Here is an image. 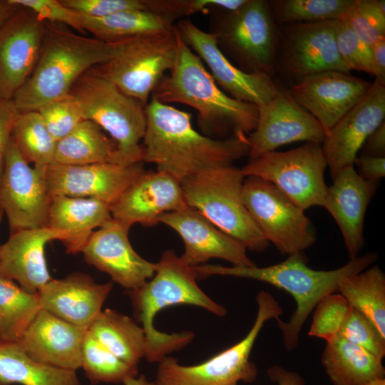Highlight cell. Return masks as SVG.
Listing matches in <instances>:
<instances>
[{"mask_svg":"<svg viewBox=\"0 0 385 385\" xmlns=\"http://www.w3.org/2000/svg\"><path fill=\"white\" fill-rule=\"evenodd\" d=\"M145 110L143 162L155 164L158 170L180 183L208 169L232 165L235 160L249 155L247 135L212 139L194 129L190 113L153 98Z\"/></svg>","mask_w":385,"mask_h":385,"instance_id":"6da1fadb","label":"cell"},{"mask_svg":"<svg viewBox=\"0 0 385 385\" xmlns=\"http://www.w3.org/2000/svg\"><path fill=\"white\" fill-rule=\"evenodd\" d=\"M377 257L376 253L369 252L332 270L312 269L304 252L289 255L284 261L267 267L200 265L192 268L197 277L222 275L248 278L270 284L292 296L296 309L290 319L287 322L276 319L284 348L290 351L297 346L301 329L319 302L327 294L337 293L344 279L366 270Z\"/></svg>","mask_w":385,"mask_h":385,"instance_id":"7a4b0ae2","label":"cell"},{"mask_svg":"<svg viewBox=\"0 0 385 385\" xmlns=\"http://www.w3.org/2000/svg\"><path fill=\"white\" fill-rule=\"evenodd\" d=\"M123 41L108 43L45 22L40 54L29 78L11 101L19 113L37 111L70 93L79 78L114 58Z\"/></svg>","mask_w":385,"mask_h":385,"instance_id":"3957f363","label":"cell"},{"mask_svg":"<svg viewBox=\"0 0 385 385\" xmlns=\"http://www.w3.org/2000/svg\"><path fill=\"white\" fill-rule=\"evenodd\" d=\"M176 34L174 66L158 83L151 98L165 104L177 103L193 108L198 113L197 122L203 130L230 129L234 135H249L256 127L258 107L225 93L177 29Z\"/></svg>","mask_w":385,"mask_h":385,"instance_id":"277c9868","label":"cell"},{"mask_svg":"<svg viewBox=\"0 0 385 385\" xmlns=\"http://www.w3.org/2000/svg\"><path fill=\"white\" fill-rule=\"evenodd\" d=\"M156 264L153 277L140 287L128 290L134 314L141 324L146 339L145 356L150 362H160L168 354L190 343L192 332L167 334L154 327L155 315L163 309L175 304L201 307L219 317L227 309L210 299L197 285V275L172 250L163 252Z\"/></svg>","mask_w":385,"mask_h":385,"instance_id":"5b68a950","label":"cell"},{"mask_svg":"<svg viewBox=\"0 0 385 385\" xmlns=\"http://www.w3.org/2000/svg\"><path fill=\"white\" fill-rule=\"evenodd\" d=\"M71 93L81 106L84 120L106 130L116 143V162L121 165L143 163L140 140L146 129L145 106L125 94L94 68L81 76Z\"/></svg>","mask_w":385,"mask_h":385,"instance_id":"8992f818","label":"cell"},{"mask_svg":"<svg viewBox=\"0 0 385 385\" xmlns=\"http://www.w3.org/2000/svg\"><path fill=\"white\" fill-rule=\"evenodd\" d=\"M244 175L233 165L200 172L180 183L186 204L246 249L262 252L269 245L242 201Z\"/></svg>","mask_w":385,"mask_h":385,"instance_id":"52a82bcc","label":"cell"},{"mask_svg":"<svg viewBox=\"0 0 385 385\" xmlns=\"http://www.w3.org/2000/svg\"><path fill=\"white\" fill-rule=\"evenodd\" d=\"M257 312L252 327L246 336L205 361L192 366L178 363L176 358L165 356L157 370L158 385H238L252 383L257 378L256 365L250 360L255 341L265 322L277 319L283 313L277 299L265 290L256 296Z\"/></svg>","mask_w":385,"mask_h":385,"instance_id":"ba28073f","label":"cell"},{"mask_svg":"<svg viewBox=\"0 0 385 385\" xmlns=\"http://www.w3.org/2000/svg\"><path fill=\"white\" fill-rule=\"evenodd\" d=\"M213 33L220 50L239 68L273 76L279 34L267 1L247 0L239 9L227 12Z\"/></svg>","mask_w":385,"mask_h":385,"instance_id":"9c48e42d","label":"cell"},{"mask_svg":"<svg viewBox=\"0 0 385 385\" xmlns=\"http://www.w3.org/2000/svg\"><path fill=\"white\" fill-rule=\"evenodd\" d=\"M176 53L175 26L170 32L123 41L122 47L114 58L94 68L145 107L165 73L173 68Z\"/></svg>","mask_w":385,"mask_h":385,"instance_id":"30bf717a","label":"cell"},{"mask_svg":"<svg viewBox=\"0 0 385 385\" xmlns=\"http://www.w3.org/2000/svg\"><path fill=\"white\" fill-rule=\"evenodd\" d=\"M327 168L322 144L307 142L287 151H272L250 160L241 171L245 177L256 176L277 188L303 210L324 207L328 186Z\"/></svg>","mask_w":385,"mask_h":385,"instance_id":"8fae6325","label":"cell"},{"mask_svg":"<svg viewBox=\"0 0 385 385\" xmlns=\"http://www.w3.org/2000/svg\"><path fill=\"white\" fill-rule=\"evenodd\" d=\"M242 201L268 242L283 255H292L312 246L316 232L304 210L271 183L247 176L242 186Z\"/></svg>","mask_w":385,"mask_h":385,"instance_id":"7c38bea8","label":"cell"},{"mask_svg":"<svg viewBox=\"0 0 385 385\" xmlns=\"http://www.w3.org/2000/svg\"><path fill=\"white\" fill-rule=\"evenodd\" d=\"M46 170L31 168L11 137L0 178V207L11 233L47 226L51 197Z\"/></svg>","mask_w":385,"mask_h":385,"instance_id":"4fadbf2b","label":"cell"},{"mask_svg":"<svg viewBox=\"0 0 385 385\" xmlns=\"http://www.w3.org/2000/svg\"><path fill=\"white\" fill-rule=\"evenodd\" d=\"M337 22L332 20L281 26L277 66L298 79L326 71L350 73L338 51Z\"/></svg>","mask_w":385,"mask_h":385,"instance_id":"5bb4252c","label":"cell"},{"mask_svg":"<svg viewBox=\"0 0 385 385\" xmlns=\"http://www.w3.org/2000/svg\"><path fill=\"white\" fill-rule=\"evenodd\" d=\"M180 37L210 69L217 85L230 96L257 107L268 103L279 91L272 76L247 73L235 66L220 50L213 32H206L189 20L175 26Z\"/></svg>","mask_w":385,"mask_h":385,"instance_id":"9a60e30c","label":"cell"},{"mask_svg":"<svg viewBox=\"0 0 385 385\" xmlns=\"http://www.w3.org/2000/svg\"><path fill=\"white\" fill-rule=\"evenodd\" d=\"M327 133L289 91L279 88L266 104L258 107L255 130L248 135L249 156L255 159L283 145L307 141L321 143Z\"/></svg>","mask_w":385,"mask_h":385,"instance_id":"2e32d148","label":"cell"},{"mask_svg":"<svg viewBox=\"0 0 385 385\" xmlns=\"http://www.w3.org/2000/svg\"><path fill=\"white\" fill-rule=\"evenodd\" d=\"M145 170L142 163L83 165L51 164L46 170L50 197L58 195L93 198L110 206Z\"/></svg>","mask_w":385,"mask_h":385,"instance_id":"e0dca14e","label":"cell"},{"mask_svg":"<svg viewBox=\"0 0 385 385\" xmlns=\"http://www.w3.org/2000/svg\"><path fill=\"white\" fill-rule=\"evenodd\" d=\"M372 83L339 71L305 76L289 91L327 133L369 91Z\"/></svg>","mask_w":385,"mask_h":385,"instance_id":"ac0fdd59","label":"cell"},{"mask_svg":"<svg viewBox=\"0 0 385 385\" xmlns=\"http://www.w3.org/2000/svg\"><path fill=\"white\" fill-rule=\"evenodd\" d=\"M44 33L45 21L21 6L0 26V98L11 99L29 78Z\"/></svg>","mask_w":385,"mask_h":385,"instance_id":"d6986e66","label":"cell"},{"mask_svg":"<svg viewBox=\"0 0 385 385\" xmlns=\"http://www.w3.org/2000/svg\"><path fill=\"white\" fill-rule=\"evenodd\" d=\"M129 230L111 218L91 233L81 252L88 264L109 274L121 287L132 290L153 277L156 264L135 251L128 239Z\"/></svg>","mask_w":385,"mask_h":385,"instance_id":"ffe728a7","label":"cell"},{"mask_svg":"<svg viewBox=\"0 0 385 385\" xmlns=\"http://www.w3.org/2000/svg\"><path fill=\"white\" fill-rule=\"evenodd\" d=\"M385 118V86L374 81L363 98L326 135L322 148L334 179L344 168L353 166L368 136Z\"/></svg>","mask_w":385,"mask_h":385,"instance_id":"44dd1931","label":"cell"},{"mask_svg":"<svg viewBox=\"0 0 385 385\" xmlns=\"http://www.w3.org/2000/svg\"><path fill=\"white\" fill-rule=\"evenodd\" d=\"M162 222L177 232L183 240L185 251L181 259L191 267L199 265L212 258L230 262L234 267H253L245 247L225 234L196 209L186 205L159 218Z\"/></svg>","mask_w":385,"mask_h":385,"instance_id":"7402d4cb","label":"cell"},{"mask_svg":"<svg viewBox=\"0 0 385 385\" xmlns=\"http://www.w3.org/2000/svg\"><path fill=\"white\" fill-rule=\"evenodd\" d=\"M60 240L71 253L73 240L66 232L48 226L18 230L0 245V277L16 281L26 291L37 294L52 279L45 258V246Z\"/></svg>","mask_w":385,"mask_h":385,"instance_id":"603a6c76","label":"cell"},{"mask_svg":"<svg viewBox=\"0 0 385 385\" xmlns=\"http://www.w3.org/2000/svg\"><path fill=\"white\" fill-rule=\"evenodd\" d=\"M187 204L180 183L170 175L145 171L110 206L113 219L130 227L135 223L152 227L164 213Z\"/></svg>","mask_w":385,"mask_h":385,"instance_id":"cb8c5ba5","label":"cell"},{"mask_svg":"<svg viewBox=\"0 0 385 385\" xmlns=\"http://www.w3.org/2000/svg\"><path fill=\"white\" fill-rule=\"evenodd\" d=\"M378 185L362 178L353 165L342 169L328 187L323 207L337 224L350 259L358 257L364 245L365 214Z\"/></svg>","mask_w":385,"mask_h":385,"instance_id":"d4e9b609","label":"cell"},{"mask_svg":"<svg viewBox=\"0 0 385 385\" xmlns=\"http://www.w3.org/2000/svg\"><path fill=\"white\" fill-rule=\"evenodd\" d=\"M87 330L41 309L17 343L37 361L76 371Z\"/></svg>","mask_w":385,"mask_h":385,"instance_id":"484cf974","label":"cell"},{"mask_svg":"<svg viewBox=\"0 0 385 385\" xmlns=\"http://www.w3.org/2000/svg\"><path fill=\"white\" fill-rule=\"evenodd\" d=\"M112 288V282L99 284L88 274L75 272L62 279H52L38 295L41 309L88 329L101 312Z\"/></svg>","mask_w":385,"mask_h":385,"instance_id":"4316f807","label":"cell"},{"mask_svg":"<svg viewBox=\"0 0 385 385\" xmlns=\"http://www.w3.org/2000/svg\"><path fill=\"white\" fill-rule=\"evenodd\" d=\"M111 218L110 205L101 200L58 195L51 197L47 226L68 232L75 254L81 252L94 229Z\"/></svg>","mask_w":385,"mask_h":385,"instance_id":"83f0119b","label":"cell"},{"mask_svg":"<svg viewBox=\"0 0 385 385\" xmlns=\"http://www.w3.org/2000/svg\"><path fill=\"white\" fill-rule=\"evenodd\" d=\"M382 360L342 337L326 342L321 362L334 385H361L385 377Z\"/></svg>","mask_w":385,"mask_h":385,"instance_id":"f1b7e54d","label":"cell"},{"mask_svg":"<svg viewBox=\"0 0 385 385\" xmlns=\"http://www.w3.org/2000/svg\"><path fill=\"white\" fill-rule=\"evenodd\" d=\"M76 14L84 31L108 43L170 32L175 29L173 19L147 10H127L102 18Z\"/></svg>","mask_w":385,"mask_h":385,"instance_id":"f546056e","label":"cell"},{"mask_svg":"<svg viewBox=\"0 0 385 385\" xmlns=\"http://www.w3.org/2000/svg\"><path fill=\"white\" fill-rule=\"evenodd\" d=\"M81 385L76 371L37 361L17 342H0V385Z\"/></svg>","mask_w":385,"mask_h":385,"instance_id":"4dcf8cb0","label":"cell"},{"mask_svg":"<svg viewBox=\"0 0 385 385\" xmlns=\"http://www.w3.org/2000/svg\"><path fill=\"white\" fill-rule=\"evenodd\" d=\"M88 330L115 356L138 369L145 354L146 339L143 329L133 319L107 309L100 312Z\"/></svg>","mask_w":385,"mask_h":385,"instance_id":"1f68e13d","label":"cell"},{"mask_svg":"<svg viewBox=\"0 0 385 385\" xmlns=\"http://www.w3.org/2000/svg\"><path fill=\"white\" fill-rule=\"evenodd\" d=\"M116 143L90 120H82L56 142L52 164L83 165L116 162Z\"/></svg>","mask_w":385,"mask_h":385,"instance_id":"d6a6232c","label":"cell"},{"mask_svg":"<svg viewBox=\"0 0 385 385\" xmlns=\"http://www.w3.org/2000/svg\"><path fill=\"white\" fill-rule=\"evenodd\" d=\"M337 293L365 315L385 337V274L379 265L344 279Z\"/></svg>","mask_w":385,"mask_h":385,"instance_id":"836d02e7","label":"cell"},{"mask_svg":"<svg viewBox=\"0 0 385 385\" xmlns=\"http://www.w3.org/2000/svg\"><path fill=\"white\" fill-rule=\"evenodd\" d=\"M41 310L38 293L0 277V341L19 342Z\"/></svg>","mask_w":385,"mask_h":385,"instance_id":"e575fe53","label":"cell"},{"mask_svg":"<svg viewBox=\"0 0 385 385\" xmlns=\"http://www.w3.org/2000/svg\"><path fill=\"white\" fill-rule=\"evenodd\" d=\"M11 137L19 153L28 163L46 170L53 163L56 140L46 129L38 112L19 113Z\"/></svg>","mask_w":385,"mask_h":385,"instance_id":"d590c367","label":"cell"},{"mask_svg":"<svg viewBox=\"0 0 385 385\" xmlns=\"http://www.w3.org/2000/svg\"><path fill=\"white\" fill-rule=\"evenodd\" d=\"M268 2L274 22L282 26L341 19L354 0H274Z\"/></svg>","mask_w":385,"mask_h":385,"instance_id":"8d00e7d4","label":"cell"},{"mask_svg":"<svg viewBox=\"0 0 385 385\" xmlns=\"http://www.w3.org/2000/svg\"><path fill=\"white\" fill-rule=\"evenodd\" d=\"M81 368L93 382L123 383L137 376L133 368L111 353L87 330L82 346Z\"/></svg>","mask_w":385,"mask_h":385,"instance_id":"74e56055","label":"cell"},{"mask_svg":"<svg viewBox=\"0 0 385 385\" xmlns=\"http://www.w3.org/2000/svg\"><path fill=\"white\" fill-rule=\"evenodd\" d=\"M343 19L370 47L385 39L384 0H354Z\"/></svg>","mask_w":385,"mask_h":385,"instance_id":"f35d334b","label":"cell"},{"mask_svg":"<svg viewBox=\"0 0 385 385\" xmlns=\"http://www.w3.org/2000/svg\"><path fill=\"white\" fill-rule=\"evenodd\" d=\"M349 308L350 305L339 293L327 294L314 309L308 335L326 342L334 339L338 336Z\"/></svg>","mask_w":385,"mask_h":385,"instance_id":"ab89813d","label":"cell"},{"mask_svg":"<svg viewBox=\"0 0 385 385\" xmlns=\"http://www.w3.org/2000/svg\"><path fill=\"white\" fill-rule=\"evenodd\" d=\"M37 111L56 141L67 135L84 120L79 103L71 93L45 104Z\"/></svg>","mask_w":385,"mask_h":385,"instance_id":"60d3db41","label":"cell"},{"mask_svg":"<svg viewBox=\"0 0 385 385\" xmlns=\"http://www.w3.org/2000/svg\"><path fill=\"white\" fill-rule=\"evenodd\" d=\"M338 336L381 359L385 356V337L365 315L351 306Z\"/></svg>","mask_w":385,"mask_h":385,"instance_id":"b9f144b4","label":"cell"},{"mask_svg":"<svg viewBox=\"0 0 385 385\" xmlns=\"http://www.w3.org/2000/svg\"><path fill=\"white\" fill-rule=\"evenodd\" d=\"M336 40L340 57L350 71L375 76L371 47L356 36L343 18L337 22Z\"/></svg>","mask_w":385,"mask_h":385,"instance_id":"7bdbcfd3","label":"cell"},{"mask_svg":"<svg viewBox=\"0 0 385 385\" xmlns=\"http://www.w3.org/2000/svg\"><path fill=\"white\" fill-rule=\"evenodd\" d=\"M73 12L102 18L120 11L141 9L152 11L151 0H61Z\"/></svg>","mask_w":385,"mask_h":385,"instance_id":"ee69618b","label":"cell"},{"mask_svg":"<svg viewBox=\"0 0 385 385\" xmlns=\"http://www.w3.org/2000/svg\"><path fill=\"white\" fill-rule=\"evenodd\" d=\"M16 4L31 10L42 21L70 26L81 34H85L75 12L61 0H12Z\"/></svg>","mask_w":385,"mask_h":385,"instance_id":"f6af8a7d","label":"cell"},{"mask_svg":"<svg viewBox=\"0 0 385 385\" xmlns=\"http://www.w3.org/2000/svg\"><path fill=\"white\" fill-rule=\"evenodd\" d=\"M18 113L11 99L0 98V178L3 173L7 148Z\"/></svg>","mask_w":385,"mask_h":385,"instance_id":"bcb514c9","label":"cell"},{"mask_svg":"<svg viewBox=\"0 0 385 385\" xmlns=\"http://www.w3.org/2000/svg\"><path fill=\"white\" fill-rule=\"evenodd\" d=\"M354 164L357 166L358 174L364 180L379 182L385 175V157L361 155L356 158Z\"/></svg>","mask_w":385,"mask_h":385,"instance_id":"7dc6e473","label":"cell"},{"mask_svg":"<svg viewBox=\"0 0 385 385\" xmlns=\"http://www.w3.org/2000/svg\"><path fill=\"white\" fill-rule=\"evenodd\" d=\"M361 150V155L385 157V122H383L368 136Z\"/></svg>","mask_w":385,"mask_h":385,"instance_id":"c3c4849f","label":"cell"},{"mask_svg":"<svg viewBox=\"0 0 385 385\" xmlns=\"http://www.w3.org/2000/svg\"><path fill=\"white\" fill-rule=\"evenodd\" d=\"M267 374L270 379L277 385H306L304 379L299 373L279 365H272L267 369Z\"/></svg>","mask_w":385,"mask_h":385,"instance_id":"681fc988","label":"cell"},{"mask_svg":"<svg viewBox=\"0 0 385 385\" xmlns=\"http://www.w3.org/2000/svg\"><path fill=\"white\" fill-rule=\"evenodd\" d=\"M375 81L385 86V39H381L371 47Z\"/></svg>","mask_w":385,"mask_h":385,"instance_id":"f907efd6","label":"cell"},{"mask_svg":"<svg viewBox=\"0 0 385 385\" xmlns=\"http://www.w3.org/2000/svg\"><path fill=\"white\" fill-rule=\"evenodd\" d=\"M20 6L12 0H0V26L7 21Z\"/></svg>","mask_w":385,"mask_h":385,"instance_id":"816d5d0a","label":"cell"},{"mask_svg":"<svg viewBox=\"0 0 385 385\" xmlns=\"http://www.w3.org/2000/svg\"><path fill=\"white\" fill-rule=\"evenodd\" d=\"M123 384L124 385H158L155 381H149L144 375L128 377L123 381Z\"/></svg>","mask_w":385,"mask_h":385,"instance_id":"f5cc1de1","label":"cell"},{"mask_svg":"<svg viewBox=\"0 0 385 385\" xmlns=\"http://www.w3.org/2000/svg\"><path fill=\"white\" fill-rule=\"evenodd\" d=\"M361 385H385V377H380L367 381Z\"/></svg>","mask_w":385,"mask_h":385,"instance_id":"db71d44e","label":"cell"},{"mask_svg":"<svg viewBox=\"0 0 385 385\" xmlns=\"http://www.w3.org/2000/svg\"><path fill=\"white\" fill-rule=\"evenodd\" d=\"M3 215H4V212L1 210V208L0 207V222L1 220V218H2Z\"/></svg>","mask_w":385,"mask_h":385,"instance_id":"11a10c76","label":"cell"},{"mask_svg":"<svg viewBox=\"0 0 385 385\" xmlns=\"http://www.w3.org/2000/svg\"><path fill=\"white\" fill-rule=\"evenodd\" d=\"M0 342H1V341H0Z\"/></svg>","mask_w":385,"mask_h":385,"instance_id":"9f6ffc18","label":"cell"}]
</instances>
